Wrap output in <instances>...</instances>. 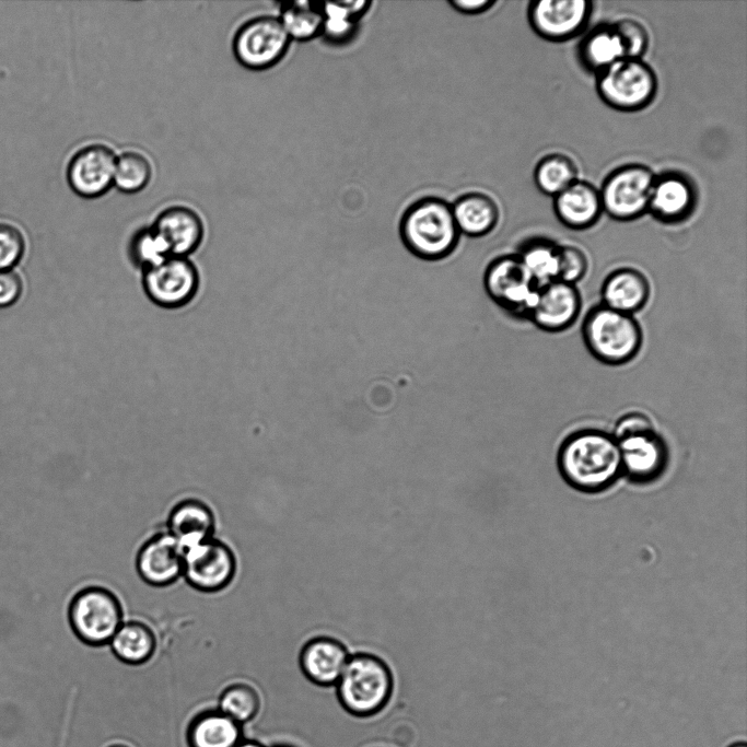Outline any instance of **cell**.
Instances as JSON below:
<instances>
[{
  "label": "cell",
  "mask_w": 747,
  "mask_h": 747,
  "mask_svg": "<svg viewBox=\"0 0 747 747\" xmlns=\"http://www.w3.org/2000/svg\"><path fill=\"white\" fill-rule=\"evenodd\" d=\"M557 464L563 479L583 492L609 488L622 475L619 447L611 432L584 428L561 442Z\"/></svg>",
  "instance_id": "cell-1"
},
{
  "label": "cell",
  "mask_w": 747,
  "mask_h": 747,
  "mask_svg": "<svg viewBox=\"0 0 747 747\" xmlns=\"http://www.w3.org/2000/svg\"><path fill=\"white\" fill-rule=\"evenodd\" d=\"M399 234L411 254L432 261L451 255L460 236L452 205L431 196L418 199L405 210Z\"/></svg>",
  "instance_id": "cell-2"
},
{
  "label": "cell",
  "mask_w": 747,
  "mask_h": 747,
  "mask_svg": "<svg viewBox=\"0 0 747 747\" xmlns=\"http://www.w3.org/2000/svg\"><path fill=\"white\" fill-rule=\"evenodd\" d=\"M611 434L618 443L622 475L628 479L651 482L665 471L668 445L646 413H623L616 420Z\"/></svg>",
  "instance_id": "cell-3"
},
{
  "label": "cell",
  "mask_w": 747,
  "mask_h": 747,
  "mask_svg": "<svg viewBox=\"0 0 747 747\" xmlns=\"http://www.w3.org/2000/svg\"><path fill=\"white\" fill-rule=\"evenodd\" d=\"M335 690L339 704L348 714L359 719L372 717L388 705L394 691V676L384 660L360 652L349 656Z\"/></svg>",
  "instance_id": "cell-4"
},
{
  "label": "cell",
  "mask_w": 747,
  "mask_h": 747,
  "mask_svg": "<svg viewBox=\"0 0 747 747\" xmlns=\"http://www.w3.org/2000/svg\"><path fill=\"white\" fill-rule=\"evenodd\" d=\"M583 342L598 362L620 366L631 362L643 346V330L635 316L593 306L582 322Z\"/></svg>",
  "instance_id": "cell-5"
},
{
  "label": "cell",
  "mask_w": 747,
  "mask_h": 747,
  "mask_svg": "<svg viewBox=\"0 0 747 747\" xmlns=\"http://www.w3.org/2000/svg\"><path fill=\"white\" fill-rule=\"evenodd\" d=\"M118 597L103 586L78 591L68 607L69 625L79 640L90 646L108 644L122 625Z\"/></svg>",
  "instance_id": "cell-6"
},
{
  "label": "cell",
  "mask_w": 747,
  "mask_h": 747,
  "mask_svg": "<svg viewBox=\"0 0 747 747\" xmlns=\"http://www.w3.org/2000/svg\"><path fill=\"white\" fill-rule=\"evenodd\" d=\"M602 101L620 112H638L652 103L657 78L642 58H622L596 74Z\"/></svg>",
  "instance_id": "cell-7"
},
{
  "label": "cell",
  "mask_w": 747,
  "mask_h": 747,
  "mask_svg": "<svg viewBox=\"0 0 747 747\" xmlns=\"http://www.w3.org/2000/svg\"><path fill=\"white\" fill-rule=\"evenodd\" d=\"M290 42L278 16L255 15L236 28L232 51L243 67L255 71L267 70L285 56Z\"/></svg>",
  "instance_id": "cell-8"
},
{
  "label": "cell",
  "mask_w": 747,
  "mask_h": 747,
  "mask_svg": "<svg viewBox=\"0 0 747 747\" xmlns=\"http://www.w3.org/2000/svg\"><path fill=\"white\" fill-rule=\"evenodd\" d=\"M655 173L646 165L626 164L609 173L599 188L603 211L617 221H632L647 212Z\"/></svg>",
  "instance_id": "cell-9"
},
{
  "label": "cell",
  "mask_w": 747,
  "mask_h": 747,
  "mask_svg": "<svg viewBox=\"0 0 747 747\" xmlns=\"http://www.w3.org/2000/svg\"><path fill=\"white\" fill-rule=\"evenodd\" d=\"M490 299L512 316L526 318L536 303L539 285L533 280L516 254L493 259L483 275Z\"/></svg>",
  "instance_id": "cell-10"
},
{
  "label": "cell",
  "mask_w": 747,
  "mask_h": 747,
  "mask_svg": "<svg viewBox=\"0 0 747 747\" xmlns=\"http://www.w3.org/2000/svg\"><path fill=\"white\" fill-rule=\"evenodd\" d=\"M142 287L153 304L174 310L194 300L200 287V276L189 257L168 256L142 271Z\"/></svg>",
  "instance_id": "cell-11"
},
{
  "label": "cell",
  "mask_w": 747,
  "mask_h": 747,
  "mask_svg": "<svg viewBox=\"0 0 747 747\" xmlns=\"http://www.w3.org/2000/svg\"><path fill=\"white\" fill-rule=\"evenodd\" d=\"M235 573V555L219 539L212 537L184 550L183 576L198 591L219 592L233 581Z\"/></svg>",
  "instance_id": "cell-12"
},
{
  "label": "cell",
  "mask_w": 747,
  "mask_h": 747,
  "mask_svg": "<svg viewBox=\"0 0 747 747\" xmlns=\"http://www.w3.org/2000/svg\"><path fill=\"white\" fill-rule=\"evenodd\" d=\"M117 153L103 142L80 148L70 157L66 177L74 194L82 198H97L114 186Z\"/></svg>",
  "instance_id": "cell-13"
},
{
  "label": "cell",
  "mask_w": 747,
  "mask_h": 747,
  "mask_svg": "<svg viewBox=\"0 0 747 747\" xmlns=\"http://www.w3.org/2000/svg\"><path fill=\"white\" fill-rule=\"evenodd\" d=\"M593 3L587 0H539L529 2L527 15L532 28L550 42H564L587 24Z\"/></svg>",
  "instance_id": "cell-14"
},
{
  "label": "cell",
  "mask_w": 747,
  "mask_h": 747,
  "mask_svg": "<svg viewBox=\"0 0 747 747\" xmlns=\"http://www.w3.org/2000/svg\"><path fill=\"white\" fill-rule=\"evenodd\" d=\"M582 296L575 284L553 280L540 285L528 319L540 330L561 332L579 319Z\"/></svg>",
  "instance_id": "cell-15"
},
{
  "label": "cell",
  "mask_w": 747,
  "mask_h": 747,
  "mask_svg": "<svg viewBox=\"0 0 747 747\" xmlns=\"http://www.w3.org/2000/svg\"><path fill=\"white\" fill-rule=\"evenodd\" d=\"M136 568L149 585H171L183 575L184 550L167 532L157 533L139 549Z\"/></svg>",
  "instance_id": "cell-16"
},
{
  "label": "cell",
  "mask_w": 747,
  "mask_h": 747,
  "mask_svg": "<svg viewBox=\"0 0 747 747\" xmlns=\"http://www.w3.org/2000/svg\"><path fill=\"white\" fill-rule=\"evenodd\" d=\"M697 202V190L685 174L670 171L656 175L647 211L660 222L674 224L687 219Z\"/></svg>",
  "instance_id": "cell-17"
},
{
  "label": "cell",
  "mask_w": 747,
  "mask_h": 747,
  "mask_svg": "<svg viewBox=\"0 0 747 747\" xmlns=\"http://www.w3.org/2000/svg\"><path fill=\"white\" fill-rule=\"evenodd\" d=\"M172 256L188 257L201 245L205 224L200 214L186 205H171L157 213L152 225Z\"/></svg>",
  "instance_id": "cell-18"
},
{
  "label": "cell",
  "mask_w": 747,
  "mask_h": 747,
  "mask_svg": "<svg viewBox=\"0 0 747 747\" xmlns=\"http://www.w3.org/2000/svg\"><path fill=\"white\" fill-rule=\"evenodd\" d=\"M349 656L348 649L341 641L322 635L303 645L299 665L310 682L323 688L335 687Z\"/></svg>",
  "instance_id": "cell-19"
},
{
  "label": "cell",
  "mask_w": 747,
  "mask_h": 747,
  "mask_svg": "<svg viewBox=\"0 0 747 747\" xmlns=\"http://www.w3.org/2000/svg\"><path fill=\"white\" fill-rule=\"evenodd\" d=\"M651 291L650 281L642 271L619 267L605 277L600 287V304L634 316L647 304Z\"/></svg>",
  "instance_id": "cell-20"
},
{
  "label": "cell",
  "mask_w": 747,
  "mask_h": 747,
  "mask_svg": "<svg viewBox=\"0 0 747 747\" xmlns=\"http://www.w3.org/2000/svg\"><path fill=\"white\" fill-rule=\"evenodd\" d=\"M553 210L558 220L567 227L590 229L604 212L599 189L579 178L553 197Z\"/></svg>",
  "instance_id": "cell-21"
},
{
  "label": "cell",
  "mask_w": 747,
  "mask_h": 747,
  "mask_svg": "<svg viewBox=\"0 0 747 747\" xmlns=\"http://www.w3.org/2000/svg\"><path fill=\"white\" fill-rule=\"evenodd\" d=\"M215 518L208 504L198 499L176 503L167 517V533L183 550L213 537Z\"/></svg>",
  "instance_id": "cell-22"
},
{
  "label": "cell",
  "mask_w": 747,
  "mask_h": 747,
  "mask_svg": "<svg viewBox=\"0 0 747 747\" xmlns=\"http://www.w3.org/2000/svg\"><path fill=\"white\" fill-rule=\"evenodd\" d=\"M451 205L460 234L481 237L489 234L498 224L499 207L487 194L466 192Z\"/></svg>",
  "instance_id": "cell-23"
},
{
  "label": "cell",
  "mask_w": 747,
  "mask_h": 747,
  "mask_svg": "<svg viewBox=\"0 0 747 747\" xmlns=\"http://www.w3.org/2000/svg\"><path fill=\"white\" fill-rule=\"evenodd\" d=\"M242 740V725L221 712L197 715L187 731L189 747H235Z\"/></svg>",
  "instance_id": "cell-24"
},
{
  "label": "cell",
  "mask_w": 747,
  "mask_h": 747,
  "mask_svg": "<svg viewBox=\"0 0 747 747\" xmlns=\"http://www.w3.org/2000/svg\"><path fill=\"white\" fill-rule=\"evenodd\" d=\"M579 58L585 69L596 74L626 58L621 39L612 24L593 28L579 46Z\"/></svg>",
  "instance_id": "cell-25"
},
{
  "label": "cell",
  "mask_w": 747,
  "mask_h": 747,
  "mask_svg": "<svg viewBox=\"0 0 747 747\" xmlns=\"http://www.w3.org/2000/svg\"><path fill=\"white\" fill-rule=\"evenodd\" d=\"M109 643L115 656L129 665L148 662L156 649L152 629L139 620L122 622Z\"/></svg>",
  "instance_id": "cell-26"
},
{
  "label": "cell",
  "mask_w": 747,
  "mask_h": 747,
  "mask_svg": "<svg viewBox=\"0 0 747 747\" xmlns=\"http://www.w3.org/2000/svg\"><path fill=\"white\" fill-rule=\"evenodd\" d=\"M559 246L551 240L534 237L521 244L515 253L539 287L558 280Z\"/></svg>",
  "instance_id": "cell-27"
},
{
  "label": "cell",
  "mask_w": 747,
  "mask_h": 747,
  "mask_svg": "<svg viewBox=\"0 0 747 747\" xmlns=\"http://www.w3.org/2000/svg\"><path fill=\"white\" fill-rule=\"evenodd\" d=\"M278 17L291 40L305 42L322 33L324 17L320 2L304 0L283 2L280 4Z\"/></svg>",
  "instance_id": "cell-28"
},
{
  "label": "cell",
  "mask_w": 747,
  "mask_h": 747,
  "mask_svg": "<svg viewBox=\"0 0 747 747\" xmlns=\"http://www.w3.org/2000/svg\"><path fill=\"white\" fill-rule=\"evenodd\" d=\"M579 171L575 162L563 153H550L541 157L534 171L537 188L545 195L555 197L576 179Z\"/></svg>",
  "instance_id": "cell-29"
},
{
  "label": "cell",
  "mask_w": 747,
  "mask_h": 747,
  "mask_svg": "<svg viewBox=\"0 0 747 747\" xmlns=\"http://www.w3.org/2000/svg\"><path fill=\"white\" fill-rule=\"evenodd\" d=\"M153 166L142 151L129 149L117 154L114 186L125 194H137L151 182Z\"/></svg>",
  "instance_id": "cell-30"
},
{
  "label": "cell",
  "mask_w": 747,
  "mask_h": 747,
  "mask_svg": "<svg viewBox=\"0 0 747 747\" xmlns=\"http://www.w3.org/2000/svg\"><path fill=\"white\" fill-rule=\"evenodd\" d=\"M260 702L259 693L252 685L236 682L221 693L219 710L242 725L256 717Z\"/></svg>",
  "instance_id": "cell-31"
},
{
  "label": "cell",
  "mask_w": 747,
  "mask_h": 747,
  "mask_svg": "<svg viewBox=\"0 0 747 747\" xmlns=\"http://www.w3.org/2000/svg\"><path fill=\"white\" fill-rule=\"evenodd\" d=\"M129 256L132 262L144 271L172 255L157 232L149 226L140 229L131 237Z\"/></svg>",
  "instance_id": "cell-32"
},
{
  "label": "cell",
  "mask_w": 747,
  "mask_h": 747,
  "mask_svg": "<svg viewBox=\"0 0 747 747\" xmlns=\"http://www.w3.org/2000/svg\"><path fill=\"white\" fill-rule=\"evenodd\" d=\"M618 33L626 58H642L650 43L646 28L634 19L625 17L612 23Z\"/></svg>",
  "instance_id": "cell-33"
},
{
  "label": "cell",
  "mask_w": 747,
  "mask_h": 747,
  "mask_svg": "<svg viewBox=\"0 0 747 747\" xmlns=\"http://www.w3.org/2000/svg\"><path fill=\"white\" fill-rule=\"evenodd\" d=\"M587 269L588 259L583 249L574 245L559 246L558 280L576 285Z\"/></svg>",
  "instance_id": "cell-34"
},
{
  "label": "cell",
  "mask_w": 747,
  "mask_h": 747,
  "mask_svg": "<svg viewBox=\"0 0 747 747\" xmlns=\"http://www.w3.org/2000/svg\"><path fill=\"white\" fill-rule=\"evenodd\" d=\"M24 237L19 229L0 223V271L11 270L24 253Z\"/></svg>",
  "instance_id": "cell-35"
},
{
  "label": "cell",
  "mask_w": 747,
  "mask_h": 747,
  "mask_svg": "<svg viewBox=\"0 0 747 747\" xmlns=\"http://www.w3.org/2000/svg\"><path fill=\"white\" fill-rule=\"evenodd\" d=\"M322 35L331 44H345L352 39L357 31L355 21L331 14H323Z\"/></svg>",
  "instance_id": "cell-36"
},
{
  "label": "cell",
  "mask_w": 747,
  "mask_h": 747,
  "mask_svg": "<svg viewBox=\"0 0 747 747\" xmlns=\"http://www.w3.org/2000/svg\"><path fill=\"white\" fill-rule=\"evenodd\" d=\"M323 14H336L358 22L369 10L371 2L366 0L320 2Z\"/></svg>",
  "instance_id": "cell-37"
},
{
  "label": "cell",
  "mask_w": 747,
  "mask_h": 747,
  "mask_svg": "<svg viewBox=\"0 0 747 747\" xmlns=\"http://www.w3.org/2000/svg\"><path fill=\"white\" fill-rule=\"evenodd\" d=\"M22 282L12 270L0 271V307L13 304L20 296Z\"/></svg>",
  "instance_id": "cell-38"
},
{
  "label": "cell",
  "mask_w": 747,
  "mask_h": 747,
  "mask_svg": "<svg viewBox=\"0 0 747 747\" xmlns=\"http://www.w3.org/2000/svg\"><path fill=\"white\" fill-rule=\"evenodd\" d=\"M450 5L463 14H480L495 4L492 0H451Z\"/></svg>",
  "instance_id": "cell-39"
},
{
  "label": "cell",
  "mask_w": 747,
  "mask_h": 747,
  "mask_svg": "<svg viewBox=\"0 0 747 747\" xmlns=\"http://www.w3.org/2000/svg\"><path fill=\"white\" fill-rule=\"evenodd\" d=\"M235 747H265L258 742L255 740H241Z\"/></svg>",
  "instance_id": "cell-40"
},
{
  "label": "cell",
  "mask_w": 747,
  "mask_h": 747,
  "mask_svg": "<svg viewBox=\"0 0 747 747\" xmlns=\"http://www.w3.org/2000/svg\"><path fill=\"white\" fill-rule=\"evenodd\" d=\"M727 747H747V745L745 742L737 740L730 744Z\"/></svg>",
  "instance_id": "cell-41"
},
{
  "label": "cell",
  "mask_w": 747,
  "mask_h": 747,
  "mask_svg": "<svg viewBox=\"0 0 747 747\" xmlns=\"http://www.w3.org/2000/svg\"><path fill=\"white\" fill-rule=\"evenodd\" d=\"M109 747H130V746L125 745V744H114V745H112V746H109Z\"/></svg>",
  "instance_id": "cell-42"
},
{
  "label": "cell",
  "mask_w": 747,
  "mask_h": 747,
  "mask_svg": "<svg viewBox=\"0 0 747 747\" xmlns=\"http://www.w3.org/2000/svg\"><path fill=\"white\" fill-rule=\"evenodd\" d=\"M276 747H293V746H289V745H279V746H276Z\"/></svg>",
  "instance_id": "cell-43"
}]
</instances>
